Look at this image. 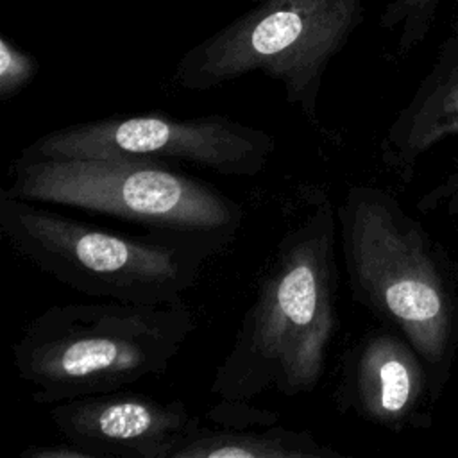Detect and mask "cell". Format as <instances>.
I'll use <instances>...</instances> for the list:
<instances>
[{
  "label": "cell",
  "instance_id": "obj_1",
  "mask_svg": "<svg viewBox=\"0 0 458 458\" xmlns=\"http://www.w3.org/2000/svg\"><path fill=\"white\" fill-rule=\"evenodd\" d=\"M336 234V208L320 195L281 236L215 370L213 395L252 401L265 392L317 390L338 327Z\"/></svg>",
  "mask_w": 458,
  "mask_h": 458
},
{
  "label": "cell",
  "instance_id": "obj_2",
  "mask_svg": "<svg viewBox=\"0 0 458 458\" xmlns=\"http://www.w3.org/2000/svg\"><path fill=\"white\" fill-rule=\"evenodd\" d=\"M195 329L172 304L68 302L38 313L11 345L18 377L38 404L123 390L163 374Z\"/></svg>",
  "mask_w": 458,
  "mask_h": 458
},
{
  "label": "cell",
  "instance_id": "obj_3",
  "mask_svg": "<svg viewBox=\"0 0 458 458\" xmlns=\"http://www.w3.org/2000/svg\"><path fill=\"white\" fill-rule=\"evenodd\" d=\"M0 233L43 274L89 297L172 304L184 299L208 259L234 238L148 229L122 234L0 191Z\"/></svg>",
  "mask_w": 458,
  "mask_h": 458
},
{
  "label": "cell",
  "instance_id": "obj_4",
  "mask_svg": "<svg viewBox=\"0 0 458 458\" xmlns=\"http://www.w3.org/2000/svg\"><path fill=\"white\" fill-rule=\"evenodd\" d=\"M352 301L399 331L428 365L453 340L454 306L422 227L388 191L351 186L336 208Z\"/></svg>",
  "mask_w": 458,
  "mask_h": 458
},
{
  "label": "cell",
  "instance_id": "obj_5",
  "mask_svg": "<svg viewBox=\"0 0 458 458\" xmlns=\"http://www.w3.org/2000/svg\"><path fill=\"white\" fill-rule=\"evenodd\" d=\"M363 11L365 0H250L243 14L182 54L174 82L208 91L259 72L281 82L286 100L320 127L324 73Z\"/></svg>",
  "mask_w": 458,
  "mask_h": 458
},
{
  "label": "cell",
  "instance_id": "obj_6",
  "mask_svg": "<svg viewBox=\"0 0 458 458\" xmlns=\"http://www.w3.org/2000/svg\"><path fill=\"white\" fill-rule=\"evenodd\" d=\"M2 191L21 200L143 224L147 229L234 238L243 222L240 202L211 182L159 161L18 154Z\"/></svg>",
  "mask_w": 458,
  "mask_h": 458
},
{
  "label": "cell",
  "instance_id": "obj_7",
  "mask_svg": "<svg viewBox=\"0 0 458 458\" xmlns=\"http://www.w3.org/2000/svg\"><path fill=\"white\" fill-rule=\"evenodd\" d=\"M274 148L270 132L224 114L177 118L136 113L54 129L27 143L20 154L188 163L220 175L254 177L263 172Z\"/></svg>",
  "mask_w": 458,
  "mask_h": 458
},
{
  "label": "cell",
  "instance_id": "obj_8",
  "mask_svg": "<svg viewBox=\"0 0 458 458\" xmlns=\"http://www.w3.org/2000/svg\"><path fill=\"white\" fill-rule=\"evenodd\" d=\"M48 417L59 435L88 458H172L199 424L179 399L161 401L123 390L52 404Z\"/></svg>",
  "mask_w": 458,
  "mask_h": 458
},
{
  "label": "cell",
  "instance_id": "obj_9",
  "mask_svg": "<svg viewBox=\"0 0 458 458\" xmlns=\"http://www.w3.org/2000/svg\"><path fill=\"white\" fill-rule=\"evenodd\" d=\"M422 361L404 336L388 329L363 335L340 356L336 410L388 429L404 428L417 417L426 386Z\"/></svg>",
  "mask_w": 458,
  "mask_h": 458
},
{
  "label": "cell",
  "instance_id": "obj_10",
  "mask_svg": "<svg viewBox=\"0 0 458 458\" xmlns=\"http://www.w3.org/2000/svg\"><path fill=\"white\" fill-rule=\"evenodd\" d=\"M454 134H458V54H449L390 123L381 141V159L395 175L410 181L422 154Z\"/></svg>",
  "mask_w": 458,
  "mask_h": 458
},
{
  "label": "cell",
  "instance_id": "obj_11",
  "mask_svg": "<svg viewBox=\"0 0 458 458\" xmlns=\"http://www.w3.org/2000/svg\"><path fill=\"white\" fill-rule=\"evenodd\" d=\"M310 429L279 426L206 428L200 422L179 442L172 458H340Z\"/></svg>",
  "mask_w": 458,
  "mask_h": 458
},
{
  "label": "cell",
  "instance_id": "obj_12",
  "mask_svg": "<svg viewBox=\"0 0 458 458\" xmlns=\"http://www.w3.org/2000/svg\"><path fill=\"white\" fill-rule=\"evenodd\" d=\"M442 0H390L381 14L385 29L399 30V52L413 48L426 34Z\"/></svg>",
  "mask_w": 458,
  "mask_h": 458
},
{
  "label": "cell",
  "instance_id": "obj_13",
  "mask_svg": "<svg viewBox=\"0 0 458 458\" xmlns=\"http://www.w3.org/2000/svg\"><path fill=\"white\" fill-rule=\"evenodd\" d=\"M38 61L34 55L21 50L16 43L0 38V97L9 100L21 93L38 73Z\"/></svg>",
  "mask_w": 458,
  "mask_h": 458
},
{
  "label": "cell",
  "instance_id": "obj_14",
  "mask_svg": "<svg viewBox=\"0 0 458 458\" xmlns=\"http://www.w3.org/2000/svg\"><path fill=\"white\" fill-rule=\"evenodd\" d=\"M204 417L222 428H265L274 426L279 413L252 406L249 401L220 399L204 413Z\"/></svg>",
  "mask_w": 458,
  "mask_h": 458
},
{
  "label": "cell",
  "instance_id": "obj_15",
  "mask_svg": "<svg viewBox=\"0 0 458 458\" xmlns=\"http://www.w3.org/2000/svg\"><path fill=\"white\" fill-rule=\"evenodd\" d=\"M420 209H444L447 215L458 216V168L453 170L440 184L426 193L420 202Z\"/></svg>",
  "mask_w": 458,
  "mask_h": 458
},
{
  "label": "cell",
  "instance_id": "obj_16",
  "mask_svg": "<svg viewBox=\"0 0 458 458\" xmlns=\"http://www.w3.org/2000/svg\"><path fill=\"white\" fill-rule=\"evenodd\" d=\"M21 456H29V458H88L81 449H77L75 445H72L70 442L61 444L59 447L52 445V447H39V445H32L29 449H25L21 453Z\"/></svg>",
  "mask_w": 458,
  "mask_h": 458
}]
</instances>
